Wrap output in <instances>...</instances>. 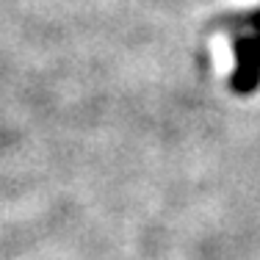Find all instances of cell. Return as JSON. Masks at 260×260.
<instances>
[{
    "mask_svg": "<svg viewBox=\"0 0 260 260\" xmlns=\"http://www.w3.org/2000/svg\"><path fill=\"white\" fill-rule=\"evenodd\" d=\"M249 34L235 39V70L230 78L233 91L249 94L260 86V11L244 17Z\"/></svg>",
    "mask_w": 260,
    "mask_h": 260,
    "instance_id": "1",
    "label": "cell"
}]
</instances>
